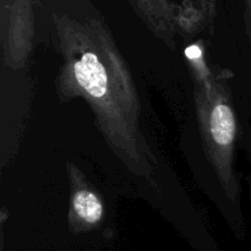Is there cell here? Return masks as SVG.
I'll use <instances>...</instances> for the list:
<instances>
[{
    "mask_svg": "<svg viewBox=\"0 0 251 251\" xmlns=\"http://www.w3.org/2000/svg\"><path fill=\"white\" fill-rule=\"evenodd\" d=\"M63 65L56 81L63 100L83 98L115 156L149 178L156 161L140 127L141 102L129 68L100 19L77 21L54 15Z\"/></svg>",
    "mask_w": 251,
    "mask_h": 251,
    "instance_id": "cell-1",
    "label": "cell"
},
{
    "mask_svg": "<svg viewBox=\"0 0 251 251\" xmlns=\"http://www.w3.org/2000/svg\"><path fill=\"white\" fill-rule=\"evenodd\" d=\"M198 123L206 157L229 200L238 195L234 171L237 119L230 98L222 83L206 78L195 91Z\"/></svg>",
    "mask_w": 251,
    "mask_h": 251,
    "instance_id": "cell-2",
    "label": "cell"
},
{
    "mask_svg": "<svg viewBox=\"0 0 251 251\" xmlns=\"http://www.w3.org/2000/svg\"><path fill=\"white\" fill-rule=\"evenodd\" d=\"M6 10L5 53L12 65L24 63L31 48L33 33V0H2Z\"/></svg>",
    "mask_w": 251,
    "mask_h": 251,
    "instance_id": "cell-3",
    "label": "cell"
},
{
    "mask_svg": "<svg viewBox=\"0 0 251 251\" xmlns=\"http://www.w3.org/2000/svg\"><path fill=\"white\" fill-rule=\"evenodd\" d=\"M152 33L174 48L179 7L171 0H129Z\"/></svg>",
    "mask_w": 251,
    "mask_h": 251,
    "instance_id": "cell-4",
    "label": "cell"
},
{
    "mask_svg": "<svg viewBox=\"0 0 251 251\" xmlns=\"http://www.w3.org/2000/svg\"><path fill=\"white\" fill-rule=\"evenodd\" d=\"M77 171L70 173L73 185L70 223L77 232H85L96 227L103 216L102 201L90 186L85 184Z\"/></svg>",
    "mask_w": 251,
    "mask_h": 251,
    "instance_id": "cell-5",
    "label": "cell"
},
{
    "mask_svg": "<svg viewBox=\"0 0 251 251\" xmlns=\"http://www.w3.org/2000/svg\"><path fill=\"white\" fill-rule=\"evenodd\" d=\"M191 1H194V4L201 10L206 21L212 22L213 17L216 16L217 0H191Z\"/></svg>",
    "mask_w": 251,
    "mask_h": 251,
    "instance_id": "cell-6",
    "label": "cell"
},
{
    "mask_svg": "<svg viewBox=\"0 0 251 251\" xmlns=\"http://www.w3.org/2000/svg\"><path fill=\"white\" fill-rule=\"evenodd\" d=\"M245 1V20H247L248 33H249L251 43V0H244Z\"/></svg>",
    "mask_w": 251,
    "mask_h": 251,
    "instance_id": "cell-7",
    "label": "cell"
}]
</instances>
